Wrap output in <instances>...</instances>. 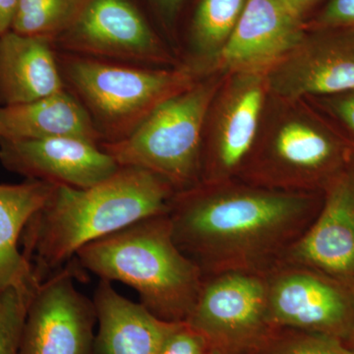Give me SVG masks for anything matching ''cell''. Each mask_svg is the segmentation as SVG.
Instances as JSON below:
<instances>
[{
	"mask_svg": "<svg viewBox=\"0 0 354 354\" xmlns=\"http://www.w3.org/2000/svg\"><path fill=\"white\" fill-rule=\"evenodd\" d=\"M305 23L281 0H247L213 73H267L300 41Z\"/></svg>",
	"mask_w": 354,
	"mask_h": 354,
	"instance_id": "cell-15",
	"label": "cell"
},
{
	"mask_svg": "<svg viewBox=\"0 0 354 354\" xmlns=\"http://www.w3.org/2000/svg\"><path fill=\"white\" fill-rule=\"evenodd\" d=\"M247 0H198L189 29L187 62L213 74L214 65L232 37Z\"/></svg>",
	"mask_w": 354,
	"mask_h": 354,
	"instance_id": "cell-20",
	"label": "cell"
},
{
	"mask_svg": "<svg viewBox=\"0 0 354 354\" xmlns=\"http://www.w3.org/2000/svg\"><path fill=\"white\" fill-rule=\"evenodd\" d=\"M225 76L203 77L158 104L125 138L100 146L120 167L153 172L176 193L199 185L207 116Z\"/></svg>",
	"mask_w": 354,
	"mask_h": 354,
	"instance_id": "cell-6",
	"label": "cell"
},
{
	"mask_svg": "<svg viewBox=\"0 0 354 354\" xmlns=\"http://www.w3.org/2000/svg\"><path fill=\"white\" fill-rule=\"evenodd\" d=\"M269 97L266 73L225 76L205 125L201 183L239 179L259 136Z\"/></svg>",
	"mask_w": 354,
	"mask_h": 354,
	"instance_id": "cell-7",
	"label": "cell"
},
{
	"mask_svg": "<svg viewBox=\"0 0 354 354\" xmlns=\"http://www.w3.org/2000/svg\"><path fill=\"white\" fill-rule=\"evenodd\" d=\"M0 162L29 180L87 188L120 169L101 146L75 137L0 140Z\"/></svg>",
	"mask_w": 354,
	"mask_h": 354,
	"instance_id": "cell-14",
	"label": "cell"
},
{
	"mask_svg": "<svg viewBox=\"0 0 354 354\" xmlns=\"http://www.w3.org/2000/svg\"><path fill=\"white\" fill-rule=\"evenodd\" d=\"M223 354H243L274 327L268 313L265 272H227L204 277L185 321Z\"/></svg>",
	"mask_w": 354,
	"mask_h": 354,
	"instance_id": "cell-9",
	"label": "cell"
},
{
	"mask_svg": "<svg viewBox=\"0 0 354 354\" xmlns=\"http://www.w3.org/2000/svg\"><path fill=\"white\" fill-rule=\"evenodd\" d=\"M288 8L305 20L307 13L323 0H281Z\"/></svg>",
	"mask_w": 354,
	"mask_h": 354,
	"instance_id": "cell-29",
	"label": "cell"
},
{
	"mask_svg": "<svg viewBox=\"0 0 354 354\" xmlns=\"http://www.w3.org/2000/svg\"><path fill=\"white\" fill-rule=\"evenodd\" d=\"M322 202L323 193L232 179L176 193L167 215L176 245L203 276L265 272L308 230Z\"/></svg>",
	"mask_w": 354,
	"mask_h": 354,
	"instance_id": "cell-1",
	"label": "cell"
},
{
	"mask_svg": "<svg viewBox=\"0 0 354 354\" xmlns=\"http://www.w3.org/2000/svg\"><path fill=\"white\" fill-rule=\"evenodd\" d=\"M185 1L186 0H151L160 17L167 22H171L174 19Z\"/></svg>",
	"mask_w": 354,
	"mask_h": 354,
	"instance_id": "cell-28",
	"label": "cell"
},
{
	"mask_svg": "<svg viewBox=\"0 0 354 354\" xmlns=\"http://www.w3.org/2000/svg\"><path fill=\"white\" fill-rule=\"evenodd\" d=\"M243 354H354L341 339L290 328H274Z\"/></svg>",
	"mask_w": 354,
	"mask_h": 354,
	"instance_id": "cell-22",
	"label": "cell"
},
{
	"mask_svg": "<svg viewBox=\"0 0 354 354\" xmlns=\"http://www.w3.org/2000/svg\"><path fill=\"white\" fill-rule=\"evenodd\" d=\"M57 53L65 87L87 109L102 143L125 138L158 104L207 76L187 62L160 68Z\"/></svg>",
	"mask_w": 354,
	"mask_h": 354,
	"instance_id": "cell-5",
	"label": "cell"
},
{
	"mask_svg": "<svg viewBox=\"0 0 354 354\" xmlns=\"http://www.w3.org/2000/svg\"><path fill=\"white\" fill-rule=\"evenodd\" d=\"M97 325L92 354H160L171 322H165L101 279L95 291Z\"/></svg>",
	"mask_w": 354,
	"mask_h": 354,
	"instance_id": "cell-17",
	"label": "cell"
},
{
	"mask_svg": "<svg viewBox=\"0 0 354 354\" xmlns=\"http://www.w3.org/2000/svg\"><path fill=\"white\" fill-rule=\"evenodd\" d=\"M85 0H19L11 31L53 44L73 24Z\"/></svg>",
	"mask_w": 354,
	"mask_h": 354,
	"instance_id": "cell-21",
	"label": "cell"
},
{
	"mask_svg": "<svg viewBox=\"0 0 354 354\" xmlns=\"http://www.w3.org/2000/svg\"><path fill=\"white\" fill-rule=\"evenodd\" d=\"M344 344H346L351 351H354V322L353 328H351V333H349L348 339L344 341Z\"/></svg>",
	"mask_w": 354,
	"mask_h": 354,
	"instance_id": "cell-30",
	"label": "cell"
},
{
	"mask_svg": "<svg viewBox=\"0 0 354 354\" xmlns=\"http://www.w3.org/2000/svg\"><path fill=\"white\" fill-rule=\"evenodd\" d=\"M270 97L301 101L354 90V30L306 29L266 73Z\"/></svg>",
	"mask_w": 354,
	"mask_h": 354,
	"instance_id": "cell-12",
	"label": "cell"
},
{
	"mask_svg": "<svg viewBox=\"0 0 354 354\" xmlns=\"http://www.w3.org/2000/svg\"><path fill=\"white\" fill-rule=\"evenodd\" d=\"M209 342L187 322L171 323L160 346V354H207Z\"/></svg>",
	"mask_w": 354,
	"mask_h": 354,
	"instance_id": "cell-24",
	"label": "cell"
},
{
	"mask_svg": "<svg viewBox=\"0 0 354 354\" xmlns=\"http://www.w3.org/2000/svg\"><path fill=\"white\" fill-rule=\"evenodd\" d=\"M65 88L53 41L13 31L0 36V106L28 104Z\"/></svg>",
	"mask_w": 354,
	"mask_h": 354,
	"instance_id": "cell-16",
	"label": "cell"
},
{
	"mask_svg": "<svg viewBox=\"0 0 354 354\" xmlns=\"http://www.w3.org/2000/svg\"><path fill=\"white\" fill-rule=\"evenodd\" d=\"M270 100L271 111L266 108L257 142L239 179L272 189L323 193L354 158V146L304 100Z\"/></svg>",
	"mask_w": 354,
	"mask_h": 354,
	"instance_id": "cell-4",
	"label": "cell"
},
{
	"mask_svg": "<svg viewBox=\"0 0 354 354\" xmlns=\"http://www.w3.org/2000/svg\"><path fill=\"white\" fill-rule=\"evenodd\" d=\"M19 0H0V36L11 31Z\"/></svg>",
	"mask_w": 354,
	"mask_h": 354,
	"instance_id": "cell-27",
	"label": "cell"
},
{
	"mask_svg": "<svg viewBox=\"0 0 354 354\" xmlns=\"http://www.w3.org/2000/svg\"><path fill=\"white\" fill-rule=\"evenodd\" d=\"M75 258L41 281L26 313L18 354H92L97 310L77 290Z\"/></svg>",
	"mask_w": 354,
	"mask_h": 354,
	"instance_id": "cell-11",
	"label": "cell"
},
{
	"mask_svg": "<svg viewBox=\"0 0 354 354\" xmlns=\"http://www.w3.org/2000/svg\"><path fill=\"white\" fill-rule=\"evenodd\" d=\"M58 137L102 143V134L87 109L66 88L28 104L0 106V140Z\"/></svg>",
	"mask_w": 354,
	"mask_h": 354,
	"instance_id": "cell-18",
	"label": "cell"
},
{
	"mask_svg": "<svg viewBox=\"0 0 354 354\" xmlns=\"http://www.w3.org/2000/svg\"><path fill=\"white\" fill-rule=\"evenodd\" d=\"M55 186L29 179L0 184V292L9 288L35 290L41 283L19 245L28 221L46 204Z\"/></svg>",
	"mask_w": 354,
	"mask_h": 354,
	"instance_id": "cell-19",
	"label": "cell"
},
{
	"mask_svg": "<svg viewBox=\"0 0 354 354\" xmlns=\"http://www.w3.org/2000/svg\"><path fill=\"white\" fill-rule=\"evenodd\" d=\"M354 30V0H327L319 12L308 22L305 29Z\"/></svg>",
	"mask_w": 354,
	"mask_h": 354,
	"instance_id": "cell-26",
	"label": "cell"
},
{
	"mask_svg": "<svg viewBox=\"0 0 354 354\" xmlns=\"http://www.w3.org/2000/svg\"><path fill=\"white\" fill-rule=\"evenodd\" d=\"M176 193L162 177L135 167H120L87 188L55 185L24 228L22 252L44 281L84 246L144 218L167 214Z\"/></svg>",
	"mask_w": 354,
	"mask_h": 354,
	"instance_id": "cell-2",
	"label": "cell"
},
{
	"mask_svg": "<svg viewBox=\"0 0 354 354\" xmlns=\"http://www.w3.org/2000/svg\"><path fill=\"white\" fill-rule=\"evenodd\" d=\"M274 328L329 335L344 342L354 322V290L304 266L278 263L265 272Z\"/></svg>",
	"mask_w": 354,
	"mask_h": 354,
	"instance_id": "cell-10",
	"label": "cell"
},
{
	"mask_svg": "<svg viewBox=\"0 0 354 354\" xmlns=\"http://www.w3.org/2000/svg\"><path fill=\"white\" fill-rule=\"evenodd\" d=\"M313 99L318 101L328 120L354 146V90Z\"/></svg>",
	"mask_w": 354,
	"mask_h": 354,
	"instance_id": "cell-25",
	"label": "cell"
},
{
	"mask_svg": "<svg viewBox=\"0 0 354 354\" xmlns=\"http://www.w3.org/2000/svg\"><path fill=\"white\" fill-rule=\"evenodd\" d=\"M35 290L9 288L0 292V354L19 353L26 313Z\"/></svg>",
	"mask_w": 354,
	"mask_h": 354,
	"instance_id": "cell-23",
	"label": "cell"
},
{
	"mask_svg": "<svg viewBox=\"0 0 354 354\" xmlns=\"http://www.w3.org/2000/svg\"><path fill=\"white\" fill-rule=\"evenodd\" d=\"M55 46L62 53L120 64L176 66L174 55L133 0H85Z\"/></svg>",
	"mask_w": 354,
	"mask_h": 354,
	"instance_id": "cell-8",
	"label": "cell"
},
{
	"mask_svg": "<svg viewBox=\"0 0 354 354\" xmlns=\"http://www.w3.org/2000/svg\"><path fill=\"white\" fill-rule=\"evenodd\" d=\"M81 268L138 293L140 304L165 322H185L201 291L203 272L179 249L169 215L150 216L84 246Z\"/></svg>",
	"mask_w": 354,
	"mask_h": 354,
	"instance_id": "cell-3",
	"label": "cell"
},
{
	"mask_svg": "<svg viewBox=\"0 0 354 354\" xmlns=\"http://www.w3.org/2000/svg\"><path fill=\"white\" fill-rule=\"evenodd\" d=\"M207 354H223V353H221L220 351H216V349L211 348V349H209L208 353H207Z\"/></svg>",
	"mask_w": 354,
	"mask_h": 354,
	"instance_id": "cell-31",
	"label": "cell"
},
{
	"mask_svg": "<svg viewBox=\"0 0 354 354\" xmlns=\"http://www.w3.org/2000/svg\"><path fill=\"white\" fill-rule=\"evenodd\" d=\"M279 263L310 268L354 290V158L324 189L315 220Z\"/></svg>",
	"mask_w": 354,
	"mask_h": 354,
	"instance_id": "cell-13",
	"label": "cell"
}]
</instances>
